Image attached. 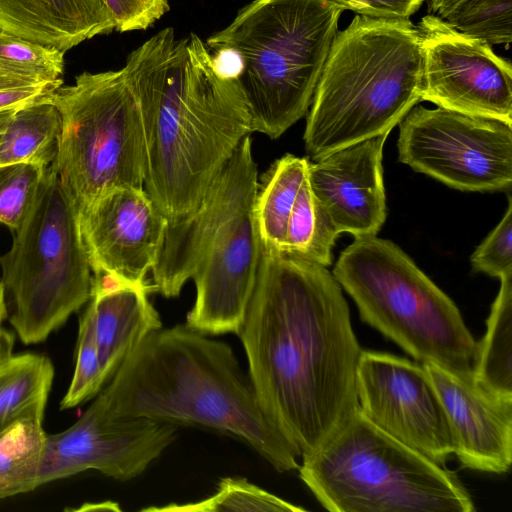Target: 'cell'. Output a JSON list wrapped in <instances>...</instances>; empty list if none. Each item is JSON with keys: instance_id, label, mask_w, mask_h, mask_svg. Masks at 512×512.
<instances>
[{"instance_id": "obj_1", "label": "cell", "mask_w": 512, "mask_h": 512, "mask_svg": "<svg viewBox=\"0 0 512 512\" xmlns=\"http://www.w3.org/2000/svg\"><path fill=\"white\" fill-rule=\"evenodd\" d=\"M258 403L300 457L358 409L362 348L326 266L261 243L239 332Z\"/></svg>"}, {"instance_id": "obj_2", "label": "cell", "mask_w": 512, "mask_h": 512, "mask_svg": "<svg viewBox=\"0 0 512 512\" xmlns=\"http://www.w3.org/2000/svg\"><path fill=\"white\" fill-rule=\"evenodd\" d=\"M141 111L144 189L174 220L193 212L242 139L251 134L246 98L196 34L160 30L124 65Z\"/></svg>"}, {"instance_id": "obj_3", "label": "cell", "mask_w": 512, "mask_h": 512, "mask_svg": "<svg viewBox=\"0 0 512 512\" xmlns=\"http://www.w3.org/2000/svg\"><path fill=\"white\" fill-rule=\"evenodd\" d=\"M186 324L148 334L94 402L109 417L203 426L248 443L278 472L300 457L263 413L232 348Z\"/></svg>"}, {"instance_id": "obj_4", "label": "cell", "mask_w": 512, "mask_h": 512, "mask_svg": "<svg viewBox=\"0 0 512 512\" xmlns=\"http://www.w3.org/2000/svg\"><path fill=\"white\" fill-rule=\"evenodd\" d=\"M258 170L250 135L218 172L196 209L168 220L152 271L153 288L177 297L193 279L196 299L186 325L204 334L238 333L258 270L255 219Z\"/></svg>"}, {"instance_id": "obj_5", "label": "cell", "mask_w": 512, "mask_h": 512, "mask_svg": "<svg viewBox=\"0 0 512 512\" xmlns=\"http://www.w3.org/2000/svg\"><path fill=\"white\" fill-rule=\"evenodd\" d=\"M423 52L410 19L357 14L337 32L304 131L312 160L389 134L421 101Z\"/></svg>"}, {"instance_id": "obj_6", "label": "cell", "mask_w": 512, "mask_h": 512, "mask_svg": "<svg viewBox=\"0 0 512 512\" xmlns=\"http://www.w3.org/2000/svg\"><path fill=\"white\" fill-rule=\"evenodd\" d=\"M342 12L327 0H254L207 39L237 58L252 132L277 139L306 114Z\"/></svg>"}, {"instance_id": "obj_7", "label": "cell", "mask_w": 512, "mask_h": 512, "mask_svg": "<svg viewBox=\"0 0 512 512\" xmlns=\"http://www.w3.org/2000/svg\"><path fill=\"white\" fill-rule=\"evenodd\" d=\"M298 471L331 512L475 511L454 473L378 429L359 408Z\"/></svg>"}, {"instance_id": "obj_8", "label": "cell", "mask_w": 512, "mask_h": 512, "mask_svg": "<svg viewBox=\"0 0 512 512\" xmlns=\"http://www.w3.org/2000/svg\"><path fill=\"white\" fill-rule=\"evenodd\" d=\"M332 274L363 322L419 363L473 375L477 342L456 304L390 240L355 238Z\"/></svg>"}, {"instance_id": "obj_9", "label": "cell", "mask_w": 512, "mask_h": 512, "mask_svg": "<svg viewBox=\"0 0 512 512\" xmlns=\"http://www.w3.org/2000/svg\"><path fill=\"white\" fill-rule=\"evenodd\" d=\"M14 233L0 257L6 319L21 342L38 344L88 303L93 279L76 211L54 163Z\"/></svg>"}, {"instance_id": "obj_10", "label": "cell", "mask_w": 512, "mask_h": 512, "mask_svg": "<svg viewBox=\"0 0 512 512\" xmlns=\"http://www.w3.org/2000/svg\"><path fill=\"white\" fill-rule=\"evenodd\" d=\"M50 99L62 121L54 164L77 215L112 190L144 188L141 111L124 66L83 72Z\"/></svg>"}, {"instance_id": "obj_11", "label": "cell", "mask_w": 512, "mask_h": 512, "mask_svg": "<svg viewBox=\"0 0 512 512\" xmlns=\"http://www.w3.org/2000/svg\"><path fill=\"white\" fill-rule=\"evenodd\" d=\"M398 158L463 191H510L512 124L441 107H413L399 123Z\"/></svg>"}, {"instance_id": "obj_12", "label": "cell", "mask_w": 512, "mask_h": 512, "mask_svg": "<svg viewBox=\"0 0 512 512\" xmlns=\"http://www.w3.org/2000/svg\"><path fill=\"white\" fill-rule=\"evenodd\" d=\"M356 387L359 410L378 429L438 465L453 454L445 409L421 363L363 350Z\"/></svg>"}, {"instance_id": "obj_13", "label": "cell", "mask_w": 512, "mask_h": 512, "mask_svg": "<svg viewBox=\"0 0 512 512\" xmlns=\"http://www.w3.org/2000/svg\"><path fill=\"white\" fill-rule=\"evenodd\" d=\"M416 27L423 52L421 101L512 124L510 61L433 15Z\"/></svg>"}, {"instance_id": "obj_14", "label": "cell", "mask_w": 512, "mask_h": 512, "mask_svg": "<svg viewBox=\"0 0 512 512\" xmlns=\"http://www.w3.org/2000/svg\"><path fill=\"white\" fill-rule=\"evenodd\" d=\"M178 426L107 416L93 401L69 428L47 434L39 487L96 470L127 481L140 475L175 440Z\"/></svg>"}, {"instance_id": "obj_15", "label": "cell", "mask_w": 512, "mask_h": 512, "mask_svg": "<svg viewBox=\"0 0 512 512\" xmlns=\"http://www.w3.org/2000/svg\"><path fill=\"white\" fill-rule=\"evenodd\" d=\"M77 217L93 274L147 285L145 276L159 256L168 218L144 188L112 190Z\"/></svg>"}, {"instance_id": "obj_16", "label": "cell", "mask_w": 512, "mask_h": 512, "mask_svg": "<svg viewBox=\"0 0 512 512\" xmlns=\"http://www.w3.org/2000/svg\"><path fill=\"white\" fill-rule=\"evenodd\" d=\"M389 134L335 150L307 164L317 209L332 231L375 236L386 219L382 155Z\"/></svg>"}, {"instance_id": "obj_17", "label": "cell", "mask_w": 512, "mask_h": 512, "mask_svg": "<svg viewBox=\"0 0 512 512\" xmlns=\"http://www.w3.org/2000/svg\"><path fill=\"white\" fill-rule=\"evenodd\" d=\"M445 409L460 466L502 474L512 462V399L496 396L473 379L421 363Z\"/></svg>"}, {"instance_id": "obj_18", "label": "cell", "mask_w": 512, "mask_h": 512, "mask_svg": "<svg viewBox=\"0 0 512 512\" xmlns=\"http://www.w3.org/2000/svg\"><path fill=\"white\" fill-rule=\"evenodd\" d=\"M0 30L66 52L115 22L102 0H0Z\"/></svg>"}, {"instance_id": "obj_19", "label": "cell", "mask_w": 512, "mask_h": 512, "mask_svg": "<svg viewBox=\"0 0 512 512\" xmlns=\"http://www.w3.org/2000/svg\"><path fill=\"white\" fill-rule=\"evenodd\" d=\"M153 286L125 285L92 290L89 303L95 319L96 340L105 383L124 359L151 332L162 327L148 298Z\"/></svg>"}, {"instance_id": "obj_20", "label": "cell", "mask_w": 512, "mask_h": 512, "mask_svg": "<svg viewBox=\"0 0 512 512\" xmlns=\"http://www.w3.org/2000/svg\"><path fill=\"white\" fill-rule=\"evenodd\" d=\"M14 336L0 331V433L19 418L44 414L55 369L37 353H14Z\"/></svg>"}, {"instance_id": "obj_21", "label": "cell", "mask_w": 512, "mask_h": 512, "mask_svg": "<svg viewBox=\"0 0 512 512\" xmlns=\"http://www.w3.org/2000/svg\"><path fill=\"white\" fill-rule=\"evenodd\" d=\"M61 116L50 96L14 110L0 141V164L51 166L57 157Z\"/></svg>"}, {"instance_id": "obj_22", "label": "cell", "mask_w": 512, "mask_h": 512, "mask_svg": "<svg viewBox=\"0 0 512 512\" xmlns=\"http://www.w3.org/2000/svg\"><path fill=\"white\" fill-rule=\"evenodd\" d=\"M500 283L486 332L476 345L473 379L488 392L512 399V274Z\"/></svg>"}, {"instance_id": "obj_23", "label": "cell", "mask_w": 512, "mask_h": 512, "mask_svg": "<svg viewBox=\"0 0 512 512\" xmlns=\"http://www.w3.org/2000/svg\"><path fill=\"white\" fill-rule=\"evenodd\" d=\"M307 158L285 154L263 174L255 199L261 243L282 250L298 192L307 178Z\"/></svg>"}, {"instance_id": "obj_24", "label": "cell", "mask_w": 512, "mask_h": 512, "mask_svg": "<svg viewBox=\"0 0 512 512\" xmlns=\"http://www.w3.org/2000/svg\"><path fill=\"white\" fill-rule=\"evenodd\" d=\"M44 414L23 416L0 433V500L34 491L47 434Z\"/></svg>"}, {"instance_id": "obj_25", "label": "cell", "mask_w": 512, "mask_h": 512, "mask_svg": "<svg viewBox=\"0 0 512 512\" xmlns=\"http://www.w3.org/2000/svg\"><path fill=\"white\" fill-rule=\"evenodd\" d=\"M428 14L490 46L512 40V0H427Z\"/></svg>"}, {"instance_id": "obj_26", "label": "cell", "mask_w": 512, "mask_h": 512, "mask_svg": "<svg viewBox=\"0 0 512 512\" xmlns=\"http://www.w3.org/2000/svg\"><path fill=\"white\" fill-rule=\"evenodd\" d=\"M143 511L159 512H222V511H285L302 512L304 508L250 483L244 478L227 477L219 482L212 496L194 503L168 504Z\"/></svg>"}, {"instance_id": "obj_27", "label": "cell", "mask_w": 512, "mask_h": 512, "mask_svg": "<svg viewBox=\"0 0 512 512\" xmlns=\"http://www.w3.org/2000/svg\"><path fill=\"white\" fill-rule=\"evenodd\" d=\"M47 169L31 163L0 164V223L13 232L23 224Z\"/></svg>"}, {"instance_id": "obj_28", "label": "cell", "mask_w": 512, "mask_h": 512, "mask_svg": "<svg viewBox=\"0 0 512 512\" xmlns=\"http://www.w3.org/2000/svg\"><path fill=\"white\" fill-rule=\"evenodd\" d=\"M103 378L92 306L88 302L79 320L75 370L60 409L74 408L96 396L103 388Z\"/></svg>"}, {"instance_id": "obj_29", "label": "cell", "mask_w": 512, "mask_h": 512, "mask_svg": "<svg viewBox=\"0 0 512 512\" xmlns=\"http://www.w3.org/2000/svg\"><path fill=\"white\" fill-rule=\"evenodd\" d=\"M65 52L0 30V69L29 78L61 81Z\"/></svg>"}, {"instance_id": "obj_30", "label": "cell", "mask_w": 512, "mask_h": 512, "mask_svg": "<svg viewBox=\"0 0 512 512\" xmlns=\"http://www.w3.org/2000/svg\"><path fill=\"white\" fill-rule=\"evenodd\" d=\"M499 224L472 254L470 261L474 271L502 278L512 274V197Z\"/></svg>"}, {"instance_id": "obj_31", "label": "cell", "mask_w": 512, "mask_h": 512, "mask_svg": "<svg viewBox=\"0 0 512 512\" xmlns=\"http://www.w3.org/2000/svg\"><path fill=\"white\" fill-rule=\"evenodd\" d=\"M62 84L63 80L34 79L0 69V111L45 99Z\"/></svg>"}, {"instance_id": "obj_32", "label": "cell", "mask_w": 512, "mask_h": 512, "mask_svg": "<svg viewBox=\"0 0 512 512\" xmlns=\"http://www.w3.org/2000/svg\"><path fill=\"white\" fill-rule=\"evenodd\" d=\"M118 32L145 30L169 10L168 0H102Z\"/></svg>"}, {"instance_id": "obj_33", "label": "cell", "mask_w": 512, "mask_h": 512, "mask_svg": "<svg viewBox=\"0 0 512 512\" xmlns=\"http://www.w3.org/2000/svg\"><path fill=\"white\" fill-rule=\"evenodd\" d=\"M343 10L376 18L408 19L426 0H327Z\"/></svg>"}, {"instance_id": "obj_34", "label": "cell", "mask_w": 512, "mask_h": 512, "mask_svg": "<svg viewBox=\"0 0 512 512\" xmlns=\"http://www.w3.org/2000/svg\"><path fill=\"white\" fill-rule=\"evenodd\" d=\"M70 511H94V510H112L120 511L117 503L114 502H101V503H84L81 507L76 509H69Z\"/></svg>"}, {"instance_id": "obj_35", "label": "cell", "mask_w": 512, "mask_h": 512, "mask_svg": "<svg viewBox=\"0 0 512 512\" xmlns=\"http://www.w3.org/2000/svg\"><path fill=\"white\" fill-rule=\"evenodd\" d=\"M14 110L15 109L0 111V141Z\"/></svg>"}, {"instance_id": "obj_36", "label": "cell", "mask_w": 512, "mask_h": 512, "mask_svg": "<svg viewBox=\"0 0 512 512\" xmlns=\"http://www.w3.org/2000/svg\"><path fill=\"white\" fill-rule=\"evenodd\" d=\"M4 319H6V306H5L3 287L0 282V331H1V325H2V322Z\"/></svg>"}]
</instances>
